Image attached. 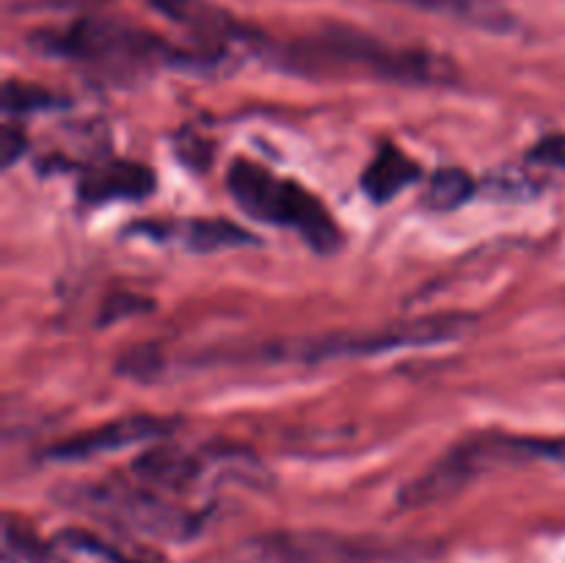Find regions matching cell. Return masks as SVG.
Instances as JSON below:
<instances>
[{
  "label": "cell",
  "instance_id": "obj_1",
  "mask_svg": "<svg viewBox=\"0 0 565 563\" xmlns=\"http://www.w3.org/2000/svg\"><path fill=\"white\" fill-rule=\"evenodd\" d=\"M285 64L301 75L373 77L395 86H452L458 81V66L447 55L425 47H395L348 28H331L292 44Z\"/></svg>",
  "mask_w": 565,
  "mask_h": 563
},
{
  "label": "cell",
  "instance_id": "obj_2",
  "mask_svg": "<svg viewBox=\"0 0 565 563\" xmlns=\"http://www.w3.org/2000/svg\"><path fill=\"white\" fill-rule=\"evenodd\" d=\"M550 458L552 461L565 458V439H539V436L500 434V431L467 436L397 491V508L419 511V508L439 506L461 495L478 475L513 464L550 461Z\"/></svg>",
  "mask_w": 565,
  "mask_h": 563
},
{
  "label": "cell",
  "instance_id": "obj_3",
  "mask_svg": "<svg viewBox=\"0 0 565 563\" xmlns=\"http://www.w3.org/2000/svg\"><path fill=\"white\" fill-rule=\"evenodd\" d=\"M226 188L243 213L292 230L312 252L334 254L342 246V230L334 215L296 180H285L248 158H235L226 171Z\"/></svg>",
  "mask_w": 565,
  "mask_h": 563
},
{
  "label": "cell",
  "instance_id": "obj_4",
  "mask_svg": "<svg viewBox=\"0 0 565 563\" xmlns=\"http://www.w3.org/2000/svg\"><path fill=\"white\" fill-rule=\"evenodd\" d=\"M31 42L42 53L75 61V64L99 72V75L114 77V81L136 77L154 61H171V64L196 61L182 50L169 47L152 33L138 31L125 22L97 20V17L77 20L72 25L58 28V31H42Z\"/></svg>",
  "mask_w": 565,
  "mask_h": 563
},
{
  "label": "cell",
  "instance_id": "obj_5",
  "mask_svg": "<svg viewBox=\"0 0 565 563\" xmlns=\"http://www.w3.org/2000/svg\"><path fill=\"white\" fill-rule=\"evenodd\" d=\"M472 326L475 318L469 312H434L367 331H334V334L290 337V340L268 342L263 346L259 357L270 359V362H329V359L379 357V353L403 351V348L452 342L472 331Z\"/></svg>",
  "mask_w": 565,
  "mask_h": 563
},
{
  "label": "cell",
  "instance_id": "obj_6",
  "mask_svg": "<svg viewBox=\"0 0 565 563\" xmlns=\"http://www.w3.org/2000/svg\"><path fill=\"white\" fill-rule=\"evenodd\" d=\"M259 563H425L439 555V544L403 535L337 533V530H276L254 539Z\"/></svg>",
  "mask_w": 565,
  "mask_h": 563
},
{
  "label": "cell",
  "instance_id": "obj_7",
  "mask_svg": "<svg viewBox=\"0 0 565 563\" xmlns=\"http://www.w3.org/2000/svg\"><path fill=\"white\" fill-rule=\"evenodd\" d=\"M70 506L94 513L99 519H108L119 528L154 535V539L185 541L199 533V517L171 506L169 500L152 495V491L132 489V486H83V489L72 491Z\"/></svg>",
  "mask_w": 565,
  "mask_h": 563
},
{
  "label": "cell",
  "instance_id": "obj_8",
  "mask_svg": "<svg viewBox=\"0 0 565 563\" xmlns=\"http://www.w3.org/2000/svg\"><path fill=\"white\" fill-rule=\"evenodd\" d=\"M180 425L174 417H158V414H127L114 423L97 425L83 434L70 436L47 450L55 461H86V458L103 456V453L125 450L130 445H141L149 439H166Z\"/></svg>",
  "mask_w": 565,
  "mask_h": 563
},
{
  "label": "cell",
  "instance_id": "obj_9",
  "mask_svg": "<svg viewBox=\"0 0 565 563\" xmlns=\"http://www.w3.org/2000/svg\"><path fill=\"white\" fill-rule=\"evenodd\" d=\"M154 191V174L136 160H105L92 166L81 180V196L92 204L119 199H147Z\"/></svg>",
  "mask_w": 565,
  "mask_h": 563
},
{
  "label": "cell",
  "instance_id": "obj_10",
  "mask_svg": "<svg viewBox=\"0 0 565 563\" xmlns=\"http://www.w3.org/2000/svg\"><path fill=\"white\" fill-rule=\"evenodd\" d=\"M392 3L458 22L472 31L494 33V36H505L516 28V17L502 0H392Z\"/></svg>",
  "mask_w": 565,
  "mask_h": 563
},
{
  "label": "cell",
  "instance_id": "obj_11",
  "mask_svg": "<svg viewBox=\"0 0 565 563\" xmlns=\"http://www.w3.org/2000/svg\"><path fill=\"white\" fill-rule=\"evenodd\" d=\"M423 177V166L414 158H408L401 147H392L384 144L379 152L373 155V160L367 163L362 174V191L367 193L370 202L386 204L397 196L401 191H406L408 185Z\"/></svg>",
  "mask_w": 565,
  "mask_h": 563
},
{
  "label": "cell",
  "instance_id": "obj_12",
  "mask_svg": "<svg viewBox=\"0 0 565 563\" xmlns=\"http://www.w3.org/2000/svg\"><path fill=\"white\" fill-rule=\"evenodd\" d=\"M202 472V461L193 453L182 450L174 445H158L152 450H143L141 456L132 461V475L141 478L143 484L158 486V489H188L199 480Z\"/></svg>",
  "mask_w": 565,
  "mask_h": 563
},
{
  "label": "cell",
  "instance_id": "obj_13",
  "mask_svg": "<svg viewBox=\"0 0 565 563\" xmlns=\"http://www.w3.org/2000/svg\"><path fill=\"white\" fill-rule=\"evenodd\" d=\"M53 555L58 563H149L141 557H130L116 550L114 544L86 530H64L53 541Z\"/></svg>",
  "mask_w": 565,
  "mask_h": 563
},
{
  "label": "cell",
  "instance_id": "obj_14",
  "mask_svg": "<svg viewBox=\"0 0 565 563\" xmlns=\"http://www.w3.org/2000/svg\"><path fill=\"white\" fill-rule=\"evenodd\" d=\"M475 193V180L463 169H441L430 177L423 193V208L430 213H452Z\"/></svg>",
  "mask_w": 565,
  "mask_h": 563
},
{
  "label": "cell",
  "instance_id": "obj_15",
  "mask_svg": "<svg viewBox=\"0 0 565 563\" xmlns=\"http://www.w3.org/2000/svg\"><path fill=\"white\" fill-rule=\"evenodd\" d=\"M180 241L188 243L193 252H215V248H230L252 243V235L241 230L232 221L221 219H202V221H188L180 232Z\"/></svg>",
  "mask_w": 565,
  "mask_h": 563
},
{
  "label": "cell",
  "instance_id": "obj_16",
  "mask_svg": "<svg viewBox=\"0 0 565 563\" xmlns=\"http://www.w3.org/2000/svg\"><path fill=\"white\" fill-rule=\"evenodd\" d=\"M53 546H44L28 524L6 517L3 522V563H53Z\"/></svg>",
  "mask_w": 565,
  "mask_h": 563
},
{
  "label": "cell",
  "instance_id": "obj_17",
  "mask_svg": "<svg viewBox=\"0 0 565 563\" xmlns=\"http://www.w3.org/2000/svg\"><path fill=\"white\" fill-rule=\"evenodd\" d=\"M55 105H58V99L50 92H44V88L33 86V83L9 81L3 86L6 114H31V110L55 108Z\"/></svg>",
  "mask_w": 565,
  "mask_h": 563
},
{
  "label": "cell",
  "instance_id": "obj_18",
  "mask_svg": "<svg viewBox=\"0 0 565 563\" xmlns=\"http://www.w3.org/2000/svg\"><path fill=\"white\" fill-rule=\"evenodd\" d=\"M527 160L539 169L555 171V174H565V136H552L544 138L541 144H535L530 149Z\"/></svg>",
  "mask_w": 565,
  "mask_h": 563
},
{
  "label": "cell",
  "instance_id": "obj_19",
  "mask_svg": "<svg viewBox=\"0 0 565 563\" xmlns=\"http://www.w3.org/2000/svg\"><path fill=\"white\" fill-rule=\"evenodd\" d=\"M105 0H14L17 11H72L99 6Z\"/></svg>",
  "mask_w": 565,
  "mask_h": 563
},
{
  "label": "cell",
  "instance_id": "obj_20",
  "mask_svg": "<svg viewBox=\"0 0 565 563\" xmlns=\"http://www.w3.org/2000/svg\"><path fill=\"white\" fill-rule=\"evenodd\" d=\"M0 149H3V166L9 169L25 152V136H22V130H17L14 125H6L3 136H0Z\"/></svg>",
  "mask_w": 565,
  "mask_h": 563
}]
</instances>
